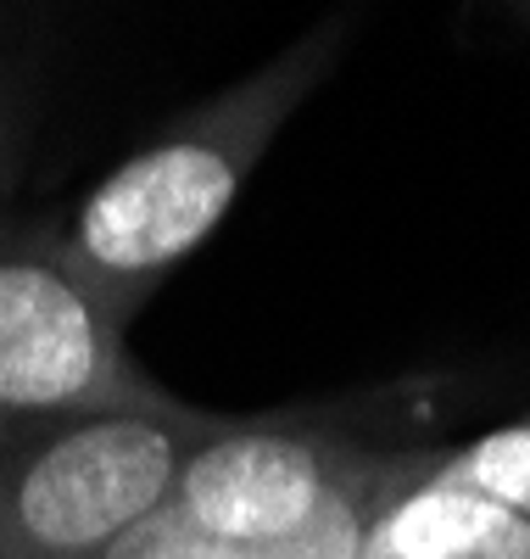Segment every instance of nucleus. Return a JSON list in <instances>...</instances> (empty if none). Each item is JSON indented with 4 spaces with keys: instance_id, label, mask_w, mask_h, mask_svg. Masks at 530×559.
Segmentation results:
<instances>
[{
    "instance_id": "1",
    "label": "nucleus",
    "mask_w": 530,
    "mask_h": 559,
    "mask_svg": "<svg viewBox=\"0 0 530 559\" xmlns=\"http://www.w3.org/2000/svg\"><path fill=\"white\" fill-rule=\"evenodd\" d=\"M347 39L352 17H324L285 51L257 62L246 79L224 84L218 96L173 118L101 185H89L57 247L123 319L146 308L162 274L229 218L279 129L341 62Z\"/></svg>"
},
{
    "instance_id": "6",
    "label": "nucleus",
    "mask_w": 530,
    "mask_h": 559,
    "mask_svg": "<svg viewBox=\"0 0 530 559\" xmlns=\"http://www.w3.org/2000/svg\"><path fill=\"white\" fill-rule=\"evenodd\" d=\"M442 471L497 498L530 526V419H514V426L486 431L463 448H442Z\"/></svg>"
},
{
    "instance_id": "4",
    "label": "nucleus",
    "mask_w": 530,
    "mask_h": 559,
    "mask_svg": "<svg viewBox=\"0 0 530 559\" xmlns=\"http://www.w3.org/2000/svg\"><path fill=\"white\" fill-rule=\"evenodd\" d=\"M129 319L57 241L0 236V431L73 414H168V397L123 347Z\"/></svg>"
},
{
    "instance_id": "8",
    "label": "nucleus",
    "mask_w": 530,
    "mask_h": 559,
    "mask_svg": "<svg viewBox=\"0 0 530 559\" xmlns=\"http://www.w3.org/2000/svg\"><path fill=\"white\" fill-rule=\"evenodd\" d=\"M0 28H7V7H0ZM0 157H7V152H0ZM0 179H7V168H0Z\"/></svg>"
},
{
    "instance_id": "9",
    "label": "nucleus",
    "mask_w": 530,
    "mask_h": 559,
    "mask_svg": "<svg viewBox=\"0 0 530 559\" xmlns=\"http://www.w3.org/2000/svg\"><path fill=\"white\" fill-rule=\"evenodd\" d=\"M519 17H525V23H530V7H519Z\"/></svg>"
},
{
    "instance_id": "7",
    "label": "nucleus",
    "mask_w": 530,
    "mask_h": 559,
    "mask_svg": "<svg viewBox=\"0 0 530 559\" xmlns=\"http://www.w3.org/2000/svg\"><path fill=\"white\" fill-rule=\"evenodd\" d=\"M352 548H329V543H308V548H229V543H213L202 532H190L173 509L162 503L146 526H134L107 559H347Z\"/></svg>"
},
{
    "instance_id": "3",
    "label": "nucleus",
    "mask_w": 530,
    "mask_h": 559,
    "mask_svg": "<svg viewBox=\"0 0 530 559\" xmlns=\"http://www.w3.org/2000/svg\"><path fill=\"white\" fill-rule=\"evenodd\" d=\"M413 453H374L335 426H224L184 459L168 509L229 548H352Z\"/></svg>"
},
{
    "instance_id": "12",
    "label": "nucleus",
    "mask_w": 530,
    "mask_h": 559,
    "mask_svg": "<svg viewBox=\"0 0 530 559\" xmlns=\"http://www.w3.org/2000/svg\"><path fill=\"white\" fill-rule=\"evenodd\" d=\"M525 419H530V414H525Z\"/></svg>"
},
{
    "instance_id": "11",
    "label": "nucleus",
    "mask_w": 530,
    "mask_h": 559,
    "mask_svg": "<svg viewBox=\"0 0 530 559\" xmlns=\"http://www.w3.org/2000/svg\"><path fill=\"white\" fill-rule=\"evenodd\" d=\"M347 559H352V554H347Z\"/></svg>"
},
{
    "instance_id": "10",
    "label": "nucleus",
    "mask_w": 530,
    "mask_h": 559,
    "mask_svg": "<svg viewBox=\"0 0 530 559\" xmlns=\"http://www.w3.org/2000/svg\"><path fill=\"white\" fill-rule=\"evenodd\" d=\"M0 236H7V229H0Z\"/></svg>"
},
{
    "instance_id": "5",
    "label": "nucleus",
    "mask_w": 530,
    "mask_h": 559,
    "mask_svg": "<svg viewBox=\"0 0 530 559\" xmlns=\"http://www.w3.org/2000/svg\"><path fill=\"white\" fill-rule=\"evenodd\" d=\"M352 559H530V526L442 471V453H413L363 521Z\"/></svg>"
},
{
    "instance_id": "2",
    "label": "nucleus",
    "mask_w": 530,
    "mask_h": 559,
    "mask_svg": "<svg viewBox=\"0 0 530 559\" xmlns=\"http://www.w3.org/2000/svg\"><path fill=\"white\" fill-rule=\"evenodd\" d=\"M224 426L202 408L73 414L0 431V559H107L173 498L184 459Z\"/></svg>"
}]
</instances>
